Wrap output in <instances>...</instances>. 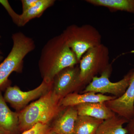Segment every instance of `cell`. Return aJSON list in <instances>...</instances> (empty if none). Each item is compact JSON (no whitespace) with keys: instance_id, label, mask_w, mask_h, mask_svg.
<instances>
[{"instance_id":"3957f363","label":"cell","mask_w":134,"mask_h":134,"mask_svg":"<svg viewBox=\"0 0 134 134\" xmlns=\"http://www.w3.org/2000/svg\"><path fill=\"white\" fill-rule=\"evenodd\" d=\"M12 39V49L0 63V88L7 83L12 72H21L25 58L36 48L33 40L21 32L13 34Z\"/></svg>"},{"instance_id":"ac0fdd59","label":"cell","mask_w":134,"mask_h":134,"mask_svg":"<svg viewBox=\"0 0 134 134\" xmlns=\"http://www.w3.org/2000/svg\"><path fill=\"white\" fill-rule=\"evenodd\" d=\"M21 134H55L49 125L38 123Z\"/></svg>"},{"instance_id":"ffe728a7","label":"cell","mask_w":134,"mask_h":134,"mask_svg":"<svg viewBox=\"0 0 134 134\" xmlns=\"http://www.w3.org/2000/svg\"><path fill=\"white\" fill-rule=\"evenodd\" d=\"M125 127L127 131V134H134V117L129 121Z\"/></svg>"},{"instance_id":"30bf717a","label":"cell","mask_w":134,"mask_h":134,"mask_svg":"<svg viewBox=\"0 0 134 134\" xmlns=\"http://www.w3.org/2000/svg\"><path fill=\"white\" fill-rule=\"evenodd\" d=\"M116 98L115 96H107L94 92L81 93L75 92L67 95L63 98L60 101L59 104L64 107H75L86 103H105Z\"/></svg>"},{"instance_id":"ba28073f","label":"cell","mask_w":134,"mask_h":134,"mask_svg":"<svg viewBox=\"0 0 134 134\" xmlns=\"http://www.w3.org/2000/svg\"><path fill=\"white\" fill-rule=\"evenodd\" d=\"M53 81L48 82L43 80L39 86L32 90L23 91L17 86H8L3 96L6 102L9 103L16 110L24 109L30 101L40 98L52 89Z\"/></svg>"},{"instance_id":"cb8c5ba5","label":"cell","mask_w":134,"mask_h":134,"mask_svg":"<svg viewBox=\"0 0 134 134\" xmlns=\"http://www.w3.org/2000/svg\"><path fill=\"white\" fill-rule=\"evenodd\" d=\"M1 38V36H0V38Z\"/></svg>"},{"instance_id":"277c9868","label":"cell","mask_w":134,"mask_h":134,"mask_svg":"<svg viewBox=\"0 0 134 134\" xmlns=\"http://www.w3.org/2000/svg\"><path fill=\"white\" fill-rule=\"evenodd\" d=\"M61 34L79 62L87 51L101 44V34L95 27L90 24L81 26L71 25Z\"/></svg>"},{"instance_id":"9a60e30c","label":"cell","mask_w":134,"mask_h":134,"mask_svg":"<svg viewBox=\"0 0 134 134\" xmlns=\"http://www.w3.org/2000/svg\"><path fill=\"white\" fill-rule=\"evenodd\" d=\"M128 122L127 120L116 115L104 121L96 134H127L126 129L123 125Z\"/></svg>"},{"instance_id":"6da1fadb","label":"cell","mask_w":134,"mask_h":134,"mask_svg":"<svg viewBox=\"0 0 134 134\" xmlns=\"http://www.w3.org/2000/svg\"><path fill=\"white\" fill-rule=\"evenodd\" d=\"M79 63L61 34L50 39L43 47L38 61L43 80L51 82L58 73Z\"/></svg>"},{"instance_id":"603a6c76","label":"cell","mask_w":134,"mask_h":134,"mask_svg":"<svg viewBox=\"0 0 134 134\" xmlns=\"http://www.w3.org/2000/svg\"><path fill=\"white\" fill-rule=\"evenodd\" d=\"M2 52L1 50H0V55H2Z\"/></svg>"},{"instance_id":"2e32d148","label":"cell","mask_w":134,"mask_h":134,"mask_svg":"<svg viewBox=\"0 0 134 134\" xmlns=\"http://www.w3.org/2000/svg\"><path fill=\"white\" fill-rule=\"evenodd\" d=\"M86 2L94 6L105 7L112 12L125 11L134 14V0H86Z\"/></svg>"},{"instance_id":"5bb4252c","label":"cell","mask_w":134,"mask_h":134,"mask_svg":"<svg viewBox=\"0 0 134 134\" xmlns=\"http://www.w3.org/2000/svg\"><path fill=\"white\" fill-rule=\"evenodd\" d=\"M0 127L9 132H15L19 128L18 113L12 111L8 106L0 91Z\"/></svg>"},{"instance_id":"8fae6325","label":"cell","mask_w":134,"mask_h":134,"mask_svg":"<svg viewBox=\"0 0 134 134\" xmlns=\"http://www.w3.org/2000/svg\"><path fill=\"white\" fill-rule=\"evenodd\" d=\"M78 116L75 107H66L54 120L51 127L55 134H74L75 123Z\"/></svg>"},{"instance_id":"9c48e42d","label":"cell","mask_w":134,"mask_h":134,"mask_svg":"<svg viewBox=\"0 0 134 134\" xmlns=\"http://www.w3.org/2000/svg\"><path fill=\"white\" fill-rule=\"evenodd\" d=\"M131 70L129 85L125 93L120 97L105 103L116 115L128 121L134 117V67Z\"/></svg>"},{"instance_id":"7c38bea8","label":"cell","mask_w":134,"mask_h":134,"mask_svg":"<svg viewBox=\"0 0 134 134\" xmlns=\"http://www.w3.org/2000/svg\"><path fill=\"white\" fill-rule=\"evenodd\" d=\"M55 1L54 0H38L35 5L21 14L16 13L12 21L17 26H24L32 19L40 17L46 10L54 5Z\"/></svg>"},{"instance_id":"e0dca14e","label":"cell","mask_w":134,"mask_h":134,"mask_svg":"<svg viewBox=\"0 0 134 134\" xmlns=\"http://www.w3.org/2000/svg\"><path fill=\"white\" fill-rule=\"evenodd\" d=\"M104 120L89 116L78 115L74 127V134H96Z\"/></svg>"},{"instance_id":"44dd1931","label":"cell","mask_w":134,"mask_h":134,"mask_svg":"<svg viewBox=\"0 0 134 134\" xmlns=\"http://www.w3.org/2000/svg\"><path fill=\"white\" fill-rule=\"evenodd\" d=\"M0 134H10L9 132L6 131V130L0 127Z\"/></svg>"},{"instance_id":"52a82bcc","label":"cell","mask_w":134,"mask_h":134,"mask_svg":"<svg viewBox=\"0 0 134 134\" xmlns=\"http://www.w3.org/2000/svg\"><path fill=\"white\" fill-rule=\"evenodd\" d=\"M85 87L80 80V69L77 65L58 73L53 79L52 90L55 98L60 101L67 95Z\"/></svg>"},{"instance_id":"5b68a950","label":"cell","mask_w":134,"mask_h":134,"mask_svg":"<svg viewBox=\"0 0 134 134\" xmlns=\"http://www.w3.org/2000/svg\"><path fill=\"white\" fill-rule=\"evenodd\" d=\"M109 51L106 46L101 43L87 51L79 62L80 78L86 86L94 77L101 74L110 65Z\"/></svg>"},{"instance_id":"8992f818","label":"cell","mask_w":134,"mask_h":134,"mask_svg":"<svg viewBox=\"0 0 134 134\" xmlns=\"http://www.w3.org/2000/svg\"><path fill=\"white\" fill-rule=\"evenodd\" d=\"M112 72V67L110 64L100 74L93 77L90 83L85 86L81 93L94 92L105 95L109 93L117 98L122 96L129 85L132 70H130L123 78L117 82H111L109 79Z\"/></svg>"},{"instance_id":"d6986e66","label":"cell","mask_w":134,"mask_h":134,"mask_svg":"<svg viewBox=\"0 0 134 134\" xmlns=\"http://www.w3.org/2000/svg\"><path fill=\"white\" fill-rule=\"evenodd\" d=\"M38 0H22L21 1L22 5L23 12L26 11L33 5L38 1Z\"/></svg>"},{"instance_id":"7402d4cb","label":"cell","mask_w":134,"mask_h":134,"mask_svg":"<svg viewBox=\"0 0 134 134\" xmlns=\"http://www.w3.org/2000/svg\"><path fill=\"white\" fill-rule=\"evenodd\" d=\"M3 59V57L2 55H0V62L2 61Z\"/></svg>"},{"instance_id":"4fadbf2b","label":"cell","mask_w":134,"mask_h":134,"mask_svg":"<svg viewBox=\"0 0 134 134\" xmlns=\"http://www.w3.org/2000/svg\"><path fill=\"white\" fill-rule=\"evenodd\" d=\"M75 107L78 115L89 116L104 121L111 119L116 115L105 103H86Z\"/></svg>"},{"instance_id":"7a4b0ae2","label":"cell","mask_w":134,"mask_h":134,"mask_svg":"<svg viewBox=\"0 0 134 134\" xmlns=\"http://www.w3.org/2000/svg\"><path fill=\"white\" fill-rule=\"evenodd\" d=\"M59 102L51 89L18 113L19 129L24 132L38 123L49 125L66 108L60 105Z\"/></svg>"}]
</instances>
